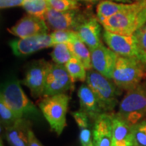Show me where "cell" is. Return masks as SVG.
Returning a JSON list of instances; mask_svg holds the SVG:
<instances>
[{"mask_svg":"<svg viewBox=\"0 0 146 146\" xmlns=\"http://www.w3.org/2000/svg\"><path fill=\"white\" fill-rule=\"evenodd\" d=\"M86 84L97 97L103 113H113L117 105L119 104V97L123 93L111 79L107 78L94 69L87 72Z\"/></svg>","mask_w":146,"mask_h":146,"instance_id":"6da1fadb","label":"cell"},{"mask_svg":"<svg viewBox=\"0 0 146 146\" xmlns=\"http://www.w3.org/2000/svg\"><path fill=\"white\" fill-rule=\"evenodd\" d=\"M48 29L49 28L43 19L28 14L23 16L13 26L7 29V31L19 38H25L48 33Z\"/></svg>","mask_w":146,"mask_h":146,"instance_id":"7c38bea8","label":"cell"},{"mask_svg":"<svg viewBox=\"0 0 146 146\" xmlns=\"http://www.w3.org/2000/svg\"><path fill=\"white\" fill-rule=\"evenodd\" d=\"M78 10L58 11L49 8L44 16V21L49 29L55 30H73L83 22L86 17L78 13Z\"/></svg>","mask_w":146,"mask_h":146,"instance_id":"30bf717a","label":"cell"},{"mask_svg":"<svg viewBox=\"0 0 146 146\" xmlns=\"http://www.w3.org/2000/svg\"><path fill=\"white\" fill-rule=\"evenodd\" d=\"M73 88L74 83L65 67L57 63H50L47 72L43 98L66 94L72 90Z\"/></svg>","mask_w":146,"mask_h":146,"instance_id":"9c48e42d","label":"cell"},{"mask_svg":"<svg viewBox=\"0 0 146 146\" xmlns=\"http://www.w3.org/2000/svg\"><path fill=\"white\" fill-rule=\"evenodd\" d=\"M29 123L25 119H18L12 125L7 127L6 139L11 146H29Z\"/></svg>","mask_w":146,"mask_h":146,"instance_id":"ac0fdd59","label":"cell"},{"mask_svg":"<svg viewBox=\"0 0 146 146\" xmlns=\"http://www.w3.org/2000/svg\"><path fill=\"white\" fill-rule=\"evenodd\" d=\"M130 125L146 118V76L120 100L116 113Z\"/></svg>","mask_w":146,"mask_h":146,"instance_id":"277c9868","label":"cell"},{"mask_svg":"<svg viewBox=\"0 0 146 146\" xmlns=\"http://www.w3.org/2000/svg\"><path fill=\"white\" fill-rule=\"evenodd\" d=\"M25 0H0V8L7 9L23 5Z\"/></svg>","mask_w":146,"mask_h":146,"instance_id":"4dcf8cb0","label":"cell"},{"mask_svg":"<svg viewBox=\"0 0 146 146\" xmlns=\"http://www.w3.org/2000/svg\"><path fill=\"white\" fill-rule=\"evenodd\" d=\"M50 55L54 63L63 66L72 58L74 57L69 45L67 43H59L54 45L53 46V50Z\"/></svg>","mask_w":146,"mask_h":146,"instance_id":"7402d4cb","label":"cell"},{"mask_svg":"<svg viewBox=\"0 0 146 146\" xmlns=\"http://www.w3.org/2000/svg\"><path fill=\"white\" fill-rule=\"evenodd\" d=\"M80 128V141L81 146H94V141L92 139V134L91 131L89 127H79Z\"/></svg>","mask_w":146,"mask_h":146,"instance_id":"83f0119b","label":"cell"},{"mask_svg":"<svg viewBox=\"0 0 146 146\" xmlns=\"http://www.w3.org/2000/svg\"><path fill=\"white\" fill-rule=\"evenodd\" d=\"M50 8L58 11L79 10L80 3L78 0H46Z\"/></svg>","mask_w":146,"mask_h":146,"instance_id":"cb8c5ba5","label":"cell"},{"mask_svg":"<svg viewBox=\"0 0 146 146\" xmlns=\"http://www.w3.org/2000/svg\"><path fill=\"white\" fill-rule=\"evenodd\" d=\"M22 7L28 14L43 20L46 12L50 8L46 0H25Z\"/></svg>","mask_w":146,"mask_h":146,"instance_id":"603a6c76","label":"cell"},{"mask_svg":"<svg viewBox=\"0 0 146 146\" xmlns=\"http://www.w3.org/2000/svg\"><path fill=\"white\" fill-rule=\"evenodd\" d=\"M73 83L76 81H86L87 70L84 64L76 56L72 57L64 65Z\"/></svg>","mask_w":146,"mask_h":146,"instance_id":"44dd1931","label":"cell"},{"mask_svg":"<svg viewBox=\"0 0 146 146\" xmlns=\"http://www.w3.org/2000/svg\"><path fill=\"white\" fill-rule=\"evenodd\" d=\"M68 45L74 56H76L83 63L87 71L93 69L91 62V51L89 47L86 46V44L79 37V36Z\"/></svg>","mask_w":146,"mask_h":146,"instance_id":"ffe728a7","label":"cell"},{"mask_svg":"<svg viewBox=\"0 0 146 146\" xmlns=\"http://www.w3.org/2000/svg\"><path fill=\"white\" fill-rule=\"evenodd\" d=\"M79 37L92 50L103 43L101 38L102 25L97 17H88L76 29Z\"/></svg>","mask_w":146,"mask_h":146,"instance_id":"5bb4252c","label":"cell"},{"mask_svg":"<svg viewBox=\"0 0 146 146\" xmlns=\"http://www.w3.org/2000/svg\"><path fill=\"white\" fill-rule=\"evenodd\" d=\"M112 121V146H135L132 126L116 113H110Z\"/></svg>","mask_w":146,"mask_h":146,"instance_id":"9a60e30c","label":"cell"},{"mask_svg":"<svg viewBox=\"0 0 146 146\" xmlns=\"http://www.w3.org/2000/svg\"><path fill=\"white\" fill-rule=\"evenodd\" d=\"M13 54L17 57H25L41 50L54 46L51 36L48 33L25 38H19L9 43Z\"/></svg>","mask_w":146,"mask_h":146,"instance_id":"8fae6325","label":"cell"},{"mask_svg":"<svg viewBox=\"0 0 146 146\" xmlns=\"http://www.w3.org/2000/svg\"><path fill=\"white\" fill-rule=\"evenodd\" d=\"M90 51L93 69L112 80V74L119 55L109 47L105 46L104 44Z\"/></svg>","mask_w":146,"mask_h":146,"instance_id":"4fadbf2b","label":"cell"},{"mask_svg":"<svg viewBox=\"0 0 146 146\" xmlns=\"http://www.w3.org/2000/svg\"><path fill=\"white\" fill-rule=\"evenodd\" d=\"M72 115L76 121V124L79 127H89V116L85 113L82 112L81 110H77L75 112H72Z\"/></svg>","mask_w":146,"mask_h":146,"instance_id":"f1b7e54d","label":"cell"},{"mask_svg":"<svg viewBox=\"0 0 146 146\" xmlns=\"http://www.w3.org/2000/svg\"><path fill=\"white\" fill-rule=\"evenodd\" d=\"M0 98L12 110L18 119H25L27 116H36L39 114L36 106L23 91L17 78H10L3 84Z\"/></svg>","mask_w":146,"mask_h":146,"instance_id":"5b68a950","label":"cell"},{"mask_svg":"<svg viewBox=\"0 0 146 146\" xmlns=\"http://www.w3.org/2000/svg\"><path fill=\"white\" fill-rule=\"evenodd\" d=\"M0 117H1L2 123H3V125L6 127L14 124L18 120L12 110L1 98H0Z\"/></svg>","mask_w":146,"mask_h":146,"instance_id":"4316f807","label":"cell"},{"mask_svg":"<svg viewBox=\"0 0 146 146\" xmlns=\"http://www.w3.org/2000/svg\"><path fill=\"white\" fill-rule=\"evenodd\" d=\"M136 2L133 3H119L110 0H102L96 7L97 18L101 22L117 13L130 9L136 5Z\"/></svg>","mask_w":146,"mask_h":146,"instance_id":"d6986e66","label":"cell"},{"mask_svg":"<svg viewBox=\"0 0 146 146\" xmlns=\"http://www.w3.org/2000/svg\"><path fill=\"white\" fill-rule=\"evenodd\" d=\"M50 35L51 36L54 45L59 43L69 44L78 36L77 33L73 30H55L53 31Z\"/></svg>","mask_w":146,"mask_h":146,"instance_id":"484cf974","label":"cell"},{"mask_svg":"<svg viewBox=\"0 0 146 146\" xmlns=\"http://www.w3.org/2000/svg\"><path fill=\"white\" fill-rule=\"evenodd\" d=\"M145 5L146 0H140L133 7L106 18L100 23L106 31L126 35L134 34L137 29L146 24L142 13Z\"/></svg>","mask_w":146,"mask_h":146,"instance_id":"7a4b0ae2","label":"cell"},{"mask_svg":"<svg viewBox=\"0 0 146 146\" xmlns=\"http://www.w3.org/2000/svg\"><path fill=\"white\" fill-rule=\"evenodd\" d=\"M50 63L44 59H40L33 61L27 68L21 83L29 89L34 98H43L47 72Z\"/></svg>","mask_w":146,"mask_h":146,"instance_id":"ba28073f","label":"cell"},{"mask_svg":"<svg viewBox=\"0 0 146 146\" xmlns=\"http://www.w3.org/2000/svg\"><path fill=\"white\" fill-rule=\"evenodd\" d=\"M70 96L67 94L54 95L48 98H42L38 102V106L42 115L58 136L63 133L67 126L66 115L68 110Z\"/></svg>","mask_w":146,"mask_h":146,"instance_id":"8992f818","label":"cell"},{"mask_svg":"<svg viewBox=\"0 0 146 146\" xmlns=\"http://www.w3.org/2000/svg\"><path fill=\"white\" fill-rule=\"evenodd\" d=\"M78 1H84V2H89V3H94V2H97L98 0H78Z\"/></svg>","mask_w":146,"mask_h":146,"instance_id":"836d02e7","label":"cell"},{"mask_svg":"<svg viewBox=\"0 0 146 146\" xmlns=\"http://www.w3.org/2000/svg\"><path fill=\"white\" fill-rule=\"evenodd\" d=\"M77 96L80 102V110L85 113L94 122L103 113L96 95L87 84H83L80 86Z\"/></svg>","mask_w":146,"mask_h":146,"instance_id":"2e32d148","label":"cell"},{"mask_svg":"<svg viewBox=\"0 0 146 146\" xmlns=\"http://www.w3.org/2000/svg\"><path fill=\"white\" fill-rule=\"evenodd\" d=\"M146 76V63L132 58L118 56L112 80L123 91L134 89Z\"/></svg>","mask_w":146,"mask_h":146,"instance_id":"3957f363","label":"cell"},{"mask_svg":"<svg viewBox=\"0 0 146 146\" xmlns=\"http://www.w3.org/2000/svg\"><path fill=\"white\" fill-rule=\"evenodd\" d=\"M102 38L110 50L123 57L139 59L146 63V52L140 46L134 34H120L104 30Z\"/></svg>","mask_w":146,"mask_h":146,"instance_id":"52a82bcc","label":"cell"},{"mask_svg":"<svg viewBox=\"0 0 146 146\" xmlns=\"http://www.w3.org/2000/svg\"><path fill=\"white\" fill-rule=\"evenodd\" d=\"M94 146H112L111 115L102 113L94 121L93 130Z\"/></svg>","mask_w":146,"mask_h":146,"instance_id":"e0dca14e","label":"cell"},{"mask_svg":"<svg viewBox=\"0 0 146 146\" xmlns=\"http://www.w3.org/2000/svg\"><path fill=\"white\" fill-rule=\"evenodd\" d=\"M134 35L136 36L137 42L141 49L146 52V24H145L139 29H137L135 32Z\"/></svg>","mask_w":146,"mask_h":146,"instance_id":"f546056e","label":"cell"},{"mask_svg":"<svg viewBox=\"0 0 146 146\" xmlns=\"http://www.w3.org/2000/svg\"><path fill=\"white\" fill-rule=\"evenodd\" d=\"M29 146H43L37 140L31 128L29 130Z\"/></svg>","mask_w":146,"mask_h":146,"instance_id":"1f68e13d","label":"cell"},{"mask_svg":"<svg viewBox=\"0 0 146 146\" xmlns=\"http://www.w3.org/2000/svg\"><path fill=\"white\" fill-rule=\"evenodd\" d=\"M142 12H143V15H144V16H145V18L146 19V5L145 7L143 8V10H142Z\"/></svg>","mask_w":146,"mask_h":146,"instance_id":"d6a6232c","label":"cell"},{"mask_svg":"<svg viewBox=\"0 0 146 146\" xmlns=\"http://www.w3.org/2000/svg\"><path fill=\"white\" fill-rule=\"evenodd\" d=\"M135 146H146V118L132 125Z\"/></svg>","mask_w":146,"mask_h":146,"instance_id":"d4e9b609","label":"cell"}]
</instances>
